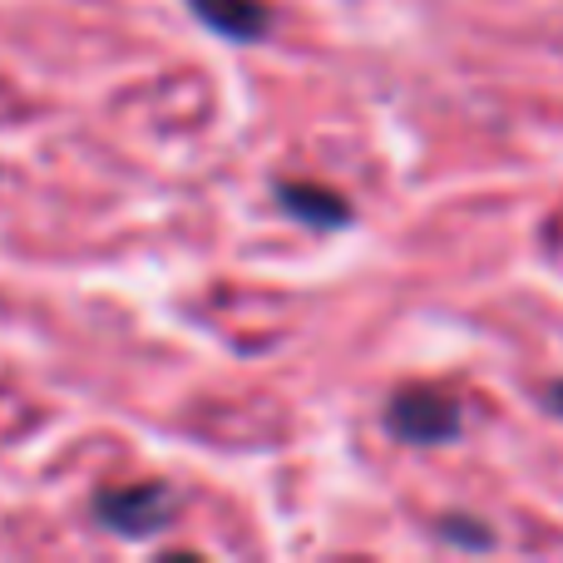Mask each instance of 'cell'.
I'll return each instance as SVG.
<instances>
[{"instance_id": "cell-1", "label": "cell", "mask_w": 563, "mask_h": 563, "mask_svg": "<svg viewBox=\"0 0 563 563\" xmlns=\"http://www.w3.org/2000/svg\"><path fill=\"white\" fill-rule=\"evenodd\" d=\"M386 426L406 445H445L460 435V406L440 390H400L386 406Z\"/></svg>"}, {"instance_id": "cell-2", "label": "cell", "mask_w": 563, "mask_h": 563, "mask_svg": "<svg viewBox=\"0 0 563 563\" xmlns=\"http://www.w3.org/2000/svg\"><path fill=\"white\" fill-rule=\"evenodd\" d=\"M95 515L104 529L124 539H144L174 519V495L164 485H134V489H104L95 499Z\"/></svg>"}, {"instance_id": "cell-3", "label": "cell", "mask_w": 563, "mask_h": 563, "mask_svg": "<svg viewBox=\"0 0 563 563\" xmlns=\"http://www.w3.org/2000/svg\"><path fill=\"white\" fill-rule=\"evenodd\" d=\"M188 5L203 25H213L228 40H263L267 25H273L263 0H188Z\"/></svg>"}, {"instance_id": "cell-4", "label": "cell", "mask_w": 563, "mask_h": 563, "mask_svg": "<svg viewBox=\"0 0 563 563\" xmlns=\"http://www.w3.org/2000/svg\"><path fill=\"white\" fill-rule=\"evenodd\" d=\"M277 198L282 208H287L291 218H301V223L311 228H341L346 223V203H341L331 188H311V184H277Z\"/></svg>"}, {"instance_id": "cell-5", "label": "cell", "mask_w": 563, "mask_h": 563, "mask_svg": "<svg viewBox=\"0 0 563 563\" xmlns=\"http://www.w3.org/2000/svg\"><path fill=\"white\" fill-rule=\"evenodd\" d=\"M549 406H554L559 416H563V380H559V386H549Z\"/></svg>"}]
</instances>
